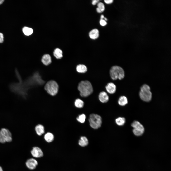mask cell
Here are the masks:
<instances>
[{"mask_svg": "<svg viewBox=\"0 0 171 171\" xmlns=\"http://www.w3.org/2000/svg\"><path fill=\"white\" fill-rule=\"evenodd\" d=\"M89 36L91 39H95L98 38L99 36V31L96 29H95L91 30L89 33Z\"/></svg>", "mask_w": 171, "mask_h": 171, "instance_id": "17", "label": "cell"}, {"mask_svg": "<svg viewBox=\"0 0 171 171\" xmlns=\"http://www.w3.org/2000/svg\"><path fill=\"white\" fill-rule=\"evenodd\" d=\"M41 61L43 65L45 66H48L52 62V57L49 54H45L42 57Z\"/></svg>", "mask_w": 171, "mask_h": 171, "instance_id": "10", "label": "cell"}, {"mask_svg": "<svg viewBox=\"0 0 171 171\" xmlns=\"http://www.w3.org/2000/svg\"><path fill=\"white\" fill-rule=\"evenodd\" d=\"M74 106L76 108H81L84 106V102L81 99L79 98L75 99L74 103Z\"/></svg>", "mask_w": 171, "mask_h": 171, "instance_id": "19", "label": "cell"}, {"mask_svg": "<svg viewBox=\"0 0 171 171\" xmlns=\"http://www.w3.org/2000/svg\"><path fill=\"white\" fill-rule=\"evenodd\" d=\"M104 2L106 4H110L112 3L113 1V0H104Z\"/></svg>", "mask_w": 171, "mask_h": 171, "instance_id": "27", "label": "cell"}, {"mask_svg": "<svg viewBox=\"0 0 171 171\" xmlns=\"http://www.w3.org/2000/svg\"><path fill=\"white\" fill-rule=\"evenodd\" d=\"M78 89L80 96L83 97L88 96L93 91L91 83L87 80L82 81L80 82L78 84Z\"/></svg>", "mask_w": 171, "mask_h": 171, "instance_id": "1", "label": "cell"}, {"mask_svg": "<svg viewBox=\"0 0 171 171\" xmlns=\"http://www.w3.org/2000/svg\"><path fill=\"white\" fill-rule=\"evenodd\" d=\"M86 119V116L84 114H80L77 116L76 119L78 122L81 123H83L85 122Z\"/></svg>", "mask_w": 171, "mask_h": 171, "instance_id": "23", "label": "cell"}, {"mask_svg": "<svg viewBox=\"0 0 171 171\" xmlns=\"http://www.w3.org/2000/svg\"><path fill=\"white\" fill-rule=\"evenodd\" d=\"M132 127L133 128V133L136 136H140L144 132V127L138 121L135 122L132 125Z\"/></svg>", "mask_w": 171, "mask_h": 171, "instance_id": "7", "label": "cell"}, {"mask_svg": "<svg viewBox=\"0 0 171 171\" xmlns=\"http://www.w3.org/2000/svg\"><path fill=\"white\" fill-rule=\"evenodd\" d=\"M0 171H3L2 167L0 166Z\"/></svg>", "mask_w": 171, "mask_h": 171, "instance_id": "31", "label": "cell"}, {"mask_svg": "<svg viewBox=\"0 0 171 171\" xmlns=\"http://www.w3.org/2000/svg\"><path fill=\"white\" fill-rule=\"evenodd\" d=\"M53 55L56 59L58 60L61 59L63 56L62 51L58 48H56L54 50Z\"/></svg>", "mask_w": 171, "mask_h": 171, "instance_id": "15", "label": "cell"}, {"mask_svg": "<svg viewBox=\"0 0 171 171\" xmlns=\"http://www.w3.org/2000/svg\"><path fill=\"white\" fill-rule=\"evenodd\" d=\"M4 41V36L3 34L0 32V43H3Z\"/></svg>", "mask_w": 171, "mask_h": 171, "instance_id": "26", "label": "cell"}, {"mask_svg": "<svg viewBox=\"0 0 171 171\" xmlns=\"http://www.w3.org/2000/svg\"><path fill=\"white\" fill-rule=\"evenodd\" d=\"M100 25L102 26H104L106 25L107 23L106 21L104 19L100 20Z\"/></svg>", "mask_w": 171, "mask_h": 171, "instance_id": "25", "label": "cell"}, {"mask_svg": "<svg viewBox=\"0 0 171 171\" xmlns=\"http://www.w3.org/2000/svg\"><path fill=\"white\" fill-rule=\"evenodd\" d=\"M110 73L111 78L114 80L117 79L121 80L125 76L124 72L123 69L117 66H114L111 67Z\"/></svg>", "mask_w": 171, "mask_h": 171, "instance_id": "3", "label": "cell"}, {"mask_svg": "<svg viewBox=\"0 0 171 171\" xmlns=\"http://www.w3.org/2000/svg\"><path fill=\"white\" fill-rule=\"evenodd\" d=\"M105 88L107 91L111 94L114 93L116 90V85L112 82L108 83L105 87Z\"/></svg>", "mask_w": 171, "mask_h": 171, "instance_id": "12", "label": "cell"}, {"mask_svg": "<svg viewBox=\"0 0 171 171\" xmlns=\"http://www.w3.org/2000/svg\"><path fill=\"white\" fill-rule=\"evenodd\" d=\"M98 97L99 100L102 103H106L109 100V96L107 93L104 91L100 93Z\"/></svg>", "mask_w": 171, "mask_h": 171, "instance_id": "13", "label": "cell"}, {"mask_svg": "<svg viewBox=\"0 0 171 171\" xmlns=\"http://www.w3.org/2000/svg\"><path fill=\"white\" fill-rule=\"evenodd\" d=\"M4 1V0H0V5L2 4Z\"/></svg>", "mask_w": 171, "mask_h": 171, "instance_id": "30", "label": "cell"}, {"mask_svg": "<svg viewBox=\"0 0 171 171\" xmlns=\"http://www.w3.org/2000/svg\"><path fill=\"white\" fill-rule=\"evenodd\" d=\"M128 101L127 98L124 96H122L119 99L118 103L121 106H124L128 103Z\"/></svg>", "mask_w": 171, "mask_h": 171, "instance_id": "20", "label": "cell"}, {"mask_svg": "<svg viewBox=\"0 0 171 171\" xmlns=\"http://www.w3.org/2000/svg\"><path fill=\"white\" fill-rule=\"evenodd\" d=\"M104 17L103 15H101V19L100 20L103 19L104 18Z\"/></svg>", "mask_w": 171, "mask_h": 171, "instance_id": "29", "label": "cell"}, {"mask_svg": "<svg viewBox=\"0 0 171 171\" xmlns=\"http://www.w3.org/2000/svg\"><path fill=\"white\" fill-rule=\"evenodd\" d=\"M27 167L30 170L34 169L38 165L37 161L35 159L31 158L28 159L25 163Z\"/></svg>", "mask_w": 171, "mask_h": 171, "instance_id": "9", "label": "cell"}, {"mask_svg": "<svg viewBox=\"0 0 171 171\" xmlns=\"http://www.w3.org/2000/svg\"><path fill=\"white\" fill-rule=\"evenodd\" d=\"M12 134L8 129L2 128L0 130V143L10 142L12 141Z\"/></svg>", "mask_w": 171, "mask_h": 171, "instance_id": "6", "label": "cell"}, {"mask_svg": "<svg viewBox=\"0 0 171 171\" xmlns=\"http://www.w3.org/2000/svg\"><path fill=\"white\" fill-rule=\"evenodd\" d=\"M150 90V87L147 84H144L141 87L139 95L142 100L146 102H148L151 100L152 94Z\"/></svg>", "mask_w": 171, "mask_h": 171, "instance_id": "4", "label": "cell"}, {"mask_svg": "<svg viewBox=\"0 0 171 171\" xmlns=\"http://www.w3.org/2000/svg\"><path fill=\"white\" fill-rule=\"evenodd\" d=\"M97 8L102 12L104 11L105 10V6L104 4L102 2H99L97 4Z\"/></svg>", "mask_w": 171, "mask_h": 171, "instance_id": "24", "label": "cell"}, {"mask_svg": "<svg viewBox=\"0 0 171 171\" xmlns=\"http://www.w3.org/2000/svg\"><path fill=\"white\" fill-rule=\"evenodd\" d=\"M116 124L118 125L121 126L125 123L126 120L124 117H119L116 118L115 120Z\"/></svg>", "mask_w": 171, "mask_h": 171, "instance_id": "22", "label": "cell"}, {"mask_svg": "<svg viewBox=\"0 0 171 171\" xmlns=\"http://www.w3.org/2000/svg\"><path fill=\"white\" fill-rule=\"evenodd\" d=\"M43 138L46 142L48 143H50L54 140V136L52 133L48 132L44 134Z\"/></svg>", "mask_w": 171, "mask_h": 171, "instance_id": "14", "label": "cell"}, {"mask_svg": "<svg viewBox=\"0 0 171 171\" xmlns=\"http://www.w3.org/2000/svg\"><path fill=\"white\" fill-rule=\"evenodd\" d=\"M88 144V140L86 137L82 136L80 137L78 141V144L79 145L84 147L87 146Z\"/></svg>", "mask_w": 171, "mask_h": 171, "instance_id": "16", "label": "cell"}, {"mask_svg": "<svg viewBox=\"0 0 171 171\" xmlns=\"http://www.w3.org/2000/svg\"><path fill=\"white\" fill-rule=\"evenodd\" d=\"M22 31L24 34L27 36H29L31 35L33 32V30L32 28L26 27H24L23 28Z\"/></svg>", "mask_w": 171, "mask_h": 171, "instance_id": "21", "label": "cell"}, {"mask_svg": "<svg viewBox=\"0 0 171 171\" xmlns=\"http://www.w3.org/2000/svg\"><path fill=\"white\" fill-rule=\"evenodd\" d=\"M34 129L36 134L38 136H41L45 133L44 127L42 124L37 125L35 127Z\"/></svg>", "mask_w": 171, "mask_h": 171, "instance_id": "11", "label": "cell"}, {"mask_svg": "<svg viewBox=\"0 0 171 171\" xmlns=\"http://www.w3.org/2000/svg\"><path fill=\"white\" fill-rule=\"evenodd\" d=\"M76 69L78 72L81 73H86L87 70L86 66L85 65L82 64H79L77 65Z\"/></svg>", "mask_w": 171, "mask_h": 171, "instance_id": "18", "label": "cell"}, {"mask_svg": "<svg viewBox=\"0 0 171 171\" xmlns=\"http://www.w3.org/2000/svg\"><path fill=\"white\" fill-rule=\"evenodd\" d=\"M99 1L98 0H93L92 2V4L93 5H95Z\"/></svg>", "mask_w": 171, "mask_h": 171, "instance_id": "28", "label": "cell"}, {"mask_svg": "<svg viewBox=\"0 0 171 171\" xmlns=\"http://www.w3.org/2000/svg\"><path fill=\"white\" fill-rule=\"evenodd\" d=\"M44 89L49 95L54 96L58 92L59 86L55 81L51 80L46 82L44 86Z\"/></svg>", "mask_w": 171, "mask_h": 171, "instance_id": "2", "label": "cell"}, {"mask_svg": "<svg viewBox=\"0 0 171 171\" xmlns=\"http://www.w3.org/2000/svg\"><path fill=\"white\" fill-rule=\"evenodd\" d=\"M89 121L90 126L94 129H97L100 128L102 124L101 117L98 114L93 113L90 115Z\"/></svg>", "mask_w": 171, "mask_h": 171, "instance_id": "5", "label": "cell"}, {"mask_svg": "<svg viewBox=\"0 0 171 171\" xmlns=\"http://www.w3.org/2000/svg\"><path fill=\"white\" fill-rule=\"evenodd\" d=\"M32 155L35 158H39L43 155V153L41 149L39 147L35 146L33 147L31 151Z\"/></svg>", "mask_w": 171, "mask_h": 171, "instance_id": "8", "label": "cell"}]
</instances>
